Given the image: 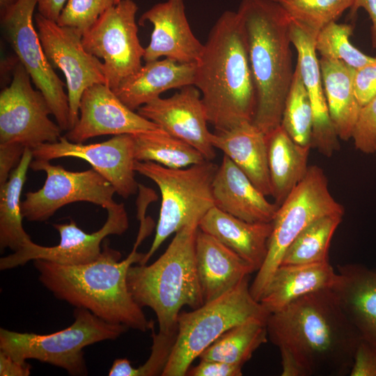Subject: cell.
I'll return each mask as SVG.
<instances>
[{
  "label": "cell",
  "instance_id": "6da1fadb",
  "mask_svg": "<svg viewBox=\"0 0 376 376\" xmlns=\"http://www.w3.org/2000/svg\"><path fill=\"white\" fill-rule=\"evenodd\" d=\"M266 326L268 339L280 352L282 376L350 375L361 338L331 289L269 314Z\"/></svg>",
  "mask_w": 376,
  "mask_h": 376
},
{
  "label": "cell",
  "instance_id": "7a4b0ae2",
  "mask_svg": "<svg viewBox=\"0 0 376 376\" xmlns=\"http://www.w3.org/2000/svg\"><path fill=\"white\" fill-rule=\"evenodd\" d=\"M196 63L194 84L217 132L252 122L256 106L242 19L226 10L212 27Z\"/></svg>",
  "mask_w": 376,
  "mask_h": 376
},
{
  "label": "cell",
  "instance_id": "3957f363",
  "mask_svg": "<svg viewBox=\"0 0 376 376\" xmlns=\"http://www.w3.org/2000/svg\"><path fill=\"white\" fill-rule=\"evenodd\" d=\"M137 238L127 257L104 242L100 256L89 263L63 265L45 260L33 264L41 283L56 298L75 308H84L111 323L145 332L154 322L148 320L133 299L127 283L129 268L140 263L145 253L137 249L143 240Z\"/></svg>",
  "mask_w": 376,
  "mask_h": 376
},
{
  "label": "cell",
  "instance_id": "277c9868",
  "mask_svg": "<svg viewBox=\"0 0 376 376\" xmlns=\"http://www.w3.org/2000/svg\"><path fill=\"white\" fill-rule=\"evenodd\" d=\"M237 12L245 30L256 90L252 123L267 134L281 125L294 74L291 18L272 0H242Z\"/></svg>",
  "mask_w": 376,
  "mask_h": 376
},
{
  "label": "cell",
  "instance_id": "5b68a950",
  "mask_svg": "<svg viewBox=\"0 0 376 376\" xmlns=\"http://www.w3.org/2000/svg\"><path fill=\"white\" fill-rule=\"evenodd\" d=\"M198 228L196 224L183 227L154 263L132 265L128 269L127 283L133 299L155 312L160 332L178 331L183 306L196 309L204 304L196 264Z\"/></svg>",
  "mask_w": 376,
  "mask_h": 376
},
{
  "label": "cell",
  "instance_id": "8992f818",
  "mask_svg": "<svg viewBox=\"0 0 376 376\" xmlns=\"http://www.w3.org/2000/svg\"><path fill=\"white\" fill-rule=\"evenodd\" d=\"M134 168L157 185L162 196L154 240L139 263L144 265L171 234L190 224L198 226L214 206L212 182L218 166L205 160L186 168L171 169L153 162L135 161Z\"/></svg>",
  "mask_w": 376,
  "mask_h": 376
},
{
  "label": "cell",
  "instance_id": "52a82bcc",
  "mask_svg": "<svg viewBox=\"0 0 376 376\" xmlns=\"http://www.w3.org/2000/svg\"><path fill=\"white\" fill-rule=\"evenodd\" d=\"M249 278L190 312H180L178 332L162 376H184L193 361L223 333L251 320L267 321L269 313L251 294Z\"/></svg>",
  "mask_w": 376,
  "mask_h": 376
},
{
  "label": "cell",
  "instance_id": "ba28073f",
  "mask_svg": "<svg viewBox=\"0 0 376 376\" xmlns=\"http://www.w3.org/2000/svg\"><path fill=\"white\" fill-rule=\"evenodd\" d=\"M75 321L68 327L49 334L0 329V350L24 362L33 359L63 368L72 375H87L83 349L92 344L115 340L128 329L108 322L84 308H75Z\"/></svg>",
  "mask_w": 376,
  "mask_h": 376
},
{
  "label": "cell",
  "instance_id": "9c48e42d",
  "mask_svg": "<svg viewBox=\"0 0 376 376\" xmlns=\"http://www.w3.org/2000/svg\"><path fill=\"white\" fill-rule=\"evenodd\" d=\"M344 212L329 191L322 169L309 166L304 178L278 207L272 221L266 258L250 285L253 297L259 301L286 249L306 227L325 215Z\"/></svg>",
  "mask_w": 376,
  "mask_h": 376
},
{
  "label": "cell",
  "instance_id": "30bf717a",
  "mask_svg": "<svg viewBox=\"0 0 376 376\" xmlns=\"http://www.w3.org/2000/svg\"><path fill=\"white\" fill-rule=\"evenodd\" d=\"M37 0H18L1 16L4 37L35 86L46 98L62 130H70V111L64 83L49 62L33 19Z\"/></svg>",
  "mask_w": 376,
  "mask_h": 376
},
{
  "label": "cell",
  "instance_id": "8fae6325",
  "mask_svg": "<svg viewBox=\"0 0 376 376\" xmlns=\"http://www.w3.org/2000/svg\"><path fill=\"white\" fill-rule=\"evenodd\" d=\"M133 0H121L82 36L86 50L103 60L106 84L113 91L142 66L145 48L138 37Z\"/></svg>",
  "mask_w": 376,
  "mask_h": 376
},
{
  "label": "cell",
  "instance_id": "7c38bea8",
  "mask_svg": "<svg viewBox=\"0 0 376 376\" xmlns=\"http://www.w3.org/2000/svg\"><path fill=\"white\" fill-rule=\"evenodd\" d=\"M30 168L44 171L46 179L40 189L27 192L21 203L23 218L28 221H45L61 207L75 202H88L106 210L117 203L113 186L93 169L71 171L50 161L36 159Z\"/></svg>",
  "mask_w": 376,
  "mask_h": 376
},
{
  "label": "cell",
  "instance_id": "4fadbf2b",
  "mask_svg": "<svg viewBox=\"0 0 376 376\" xmlns=\"http://www.w3.org/2000/svg\"><path fill=\"white\" fill-rule=\"evenodd\" d=\"M24 67L18 62L10 85L0 93V144L20 143L31 149L57 141L61 128L44 95L35 89Z\"/></svg>",
  "mask_w": 376,
  "mask_h": 376
},
{
  "label": "cell",
  "instance_id": "5bb4252c",
  "mask_svg": "<svg viewBox=\"0 0 376 376\" xmlns=\"http://www.w3.org/2000/svg\"><path fill=\"white\" fill-rule=\"evenodd\" d=\"M34 24L49 62L65 75L70 130L79 120L84 91L96 84H106L103 63L86 50L82 36L75 30L60 26L39 13L34 16Z\"/></svg>",
  "mask_w": 376,
  "mask_h": 376
},
{
  "label": "cell",
  "instance_id": "9a60e30c",
  "mask_svg": "<svg viewBox=\"0 0 376 376\" xmlns=\"http://www.w3.org/2000/svg\"><path fill=\"white\" fill-rule=\"evenodd\" d=\"M107 211L104 224L92 233L84 231L72 220L68 224H54V228L60 235L58 244L44 246L31 240L18 251L1 258L0 269L15 268L38 259L63 265H78L95 261L102 253L103 240L110 235L123 234L129 227L123 203H116Z\"/></svg>",
  "mask_w": 376,
  "mask_h": 376
},
{
  "label": "cell",
  "instance_id": "2e32d148",
  "mask_svg": "<svg viewBox=\"0 0 376 376\" xmlns=\"http://www.w3.org/2000/svg\"><path fill=\"white\" fill-rule=\"evenodd\" d=\"M31 150L36 159L76 157L85 160L124 198L139 190L134 178L136 160L131 134L115 135L106 141L92 144L73 143L64 136L56 142L40 144Z\"/></svg>",
  "mask_w": 376,
  "mask_h": 376
},
{
  "label": "cell",
  "instance_id": "e0dca14e",
  "mask_svg": "<svg viewBox=\"0 0 376 376\" xmlns=\"http://www.w3.org/2000/svg\"><path fill=\"white\" fill-rule=\"evenodd\" d=\"M79 120L65 135L73 143H84L101 135L132 134L159 129L155 123L123 104L105 84H96L83 93Z\"/></svg>",
  "mask_w": 376,
  "mask_h": 376
},
{
  "label": "cell",
  "instance_id": "ac0fdd59",
  "mask_svg": "<svg viewBox=\"0 0 376 376\" xmlns=\"http://www.w3.org/2000/svg\"><path fill=\"white\" fill-rule=\"evenodd\" d=\"M138 113L196 148L206 160L214 159L212 132L207 128L201 94L195 86H185L167 98L159 97L139 108Z\"/></svg>",
  "mask_w": 376,
  "mask_h": 376
},
{
  "label": "cell",
  "instance_id": "d6986e66",
  "mask_svg": "<svg viewBox=\"0 0 376 376\" xmlns=\"http://www.w3.org/2000/svg\"><path fill=\"white\" fill-rule=\"evenodd\" d=\"M153 26L150 41L145 48L146 62L162 57L179 63H195L203 44L193 33L185 13V0L156 3L139 18V24Z\"/></svg>",
  "mask_w": 376,
  "mask_h": 376
},
{
  "label": "cell",
  "instance_id": "ffe728a7",
  "mask_svg": "<svg viewBox=\"0 0 376 376\" xmlns=\"http://www.w3.org/2000/svg\"><path fill=\"white\" fill-rule=\"evenodd\" d=\"M290 38L297 54V65L308 94L313 113L311 148L329 157L340 149L323 87L320 61L315 48V36L291 19Z\"/></svg>",
  "mask_w": 376,
  "mask_h": 376
},
{
  "label": "cell",
  "instance_id": "44dd1931",
  "mask_svg": "<svg viewBox=\"0 0 376 376\" xmlns=\"http://www.w3.org/2000/svg\"><path fill=\"white\" fill-rule=\"evenodd\" d=\"M212 194L215 207L248 222H272L279 207L225 155L213 179Z\"/></svg>",
  "mask_w": 376,
  "mask_h": 376
},
{
  "label": "cell",
  "instance_id": "7402d4cb",
  "mask_svg": "<svg viewBox=\"0 0 376 376\" xmlns=\"http://www.w3.org/2000/svg\"><path fill=\"white\" fill-rule=\"evenodd\" d=\"M331 288L362 340L376 345V271L358 264L338 267Z\"/></svg>",
  "mask_w": 376,
  "mask_h": 376
},
{
  "label": "cell",
  "instance_id": "603a6c76",
  "mask_svg": "<svg viewBox=\"0 0 376 376\" xmlns=\"http://www.w3.org/2000/svg\"><path fill=\"white\" fill-rule=\"evenodd\" d=\"M196 264L204 303L229 292L254 272L236 253L198 228Z\"/></svg>",
  "mask_w": 376,
  "mask_h": 376
},
{
  "label": "cell",
  "instance_id": "cb8c5ba5",
  "mask_svg": "<svg viewBox=\"0 0 376 376\" xmlns=\"http://www.w3.org/2000/svg\"><path fill=\"white\" fill-rule=\"evenodd\" d=\"M198 227L236 253L254 272L263 265L272 222H248L214 206L201 218Z\"/></svg>",
  "mask_w": 376,
  "mask_h": 376
},
{
  "label": "cell",
  "instance_id": "d4e9b609",
  "mask_svg": "<svg viewBox=\"0 0 376 376\" xmlns=\"http://www.w3.org/2000/svg\"><path fill=\"white\" fill-rule=\"evenodd\" d=\"M196 63H179L164 58L146 62L113 92L134 111L158 97L167 90L194 85Z\"/></svg>",
  "mask_w": 376,
  "mask_h": 376
},
{
  "label": "cell",
  "instance_id": "484cf974",
  "mask_svg": "<svg viewBox=\"0 0 376 376\" xmlns=\"http://www.w3.org/2000/svg\"><path fill=\"white\" fill-rule=\"evenodd\" d=\"M211 142L265 196L272 195L266 135L252 122H244L227 130L216 131L212 133Z\"/></svg>",
  "mask_w": 376,
  "mask_h": 376
},
{
  "label": "cell",
  "instance_id": "4316f807",
  "mask_svg": "<svg viewBox=\"0 0 376 376\" xmlns=\"http://www.w3.org/2000/svg\"><path fill=\"white\" fill-rule=\"evenodd\" d=\"M337 277L329 262L280 265L259 301L269 314L276 313L308 294L331 289Z\"/></svg>",
  "mask_w": 376,
  "mask_h": 376
},
{
  "label": "cell",
  "instance_id": "83f0119b",
  "mask_svg": "<svg viewBox=\"0 0 376 376\" xmlns=\"http://www.w3.org/2000/svg\"><path fill=\"white\" fill-rule=\"evenodd\" d=\"M320 66L329 116L338 138L352 139L361 106L356 96V69L338 60L321 57Z\"/></svg>",
  "mask_w": 376,
  "mask_h": 376
},
{
  "label": "cell",
  "instance_id": "f1b7e54d",
  "mask_svg": "<svg viewBox=\"0 0 376 376\" xmlns=\"http://www.w3.org/2000/svg\"><path fill=\"white\" fill-rule=\"evenodd\" d=\"M265 135L271 196L279 206L306 175L311 147L297 143L281 125Z\"/></svg>",
  "mask_w": 376,
  "mask_h": 376
},
{
  "label": "cell",
  "instance_id": "f546056e",
  "mask_svg": "<svg viewBox=\"0 0 376 376\" xmlns=\"http://www.w3.org/2000/svg\"><path fill=\"white\" fill-rule=\"evenodd\" d=\"M26 147L17 166L7 181L0 186V247L17 251L31 241L22 226L20 197L33 158Z\"/></svg>",
  "mask_w": 376,
  "mask_h": 376
},
{
  "label": "cell",
  "instance_id": "4dcf8cb0",
  "mask_svg": "<svg viewBox=\"0 0 376 376\" xmlns=\"http://www.w3.org/2000/svg\"><path fill=\"white\" fill-rule=\"evenodd\" d=\"M136 161L182 169L206 160L196 148L162 129L131 134Z\"/></svg>",
  "mask_w": 376,
  "mask_h": 376
},
{
  "label": "cell",
  "instance_id": "1f68e13d",
  "mask_svg": "<svg viewBox=\"0 0 376 376\" xmlns=\"http://www.w3.org/2000/svg\"><path fill=\"white\" fill-rule=\"evenodd\" d=\"M266 322L251 320L223 333L198 356L202 361H217L243 366L268 339Z\"/></svg>",
  "mask_w": 376,
  "mask_h": 376
},
{
  "label": "cell",
  "instance_id": "d6a6232c",
  "mask_svg": "<svg viewBox=\"0 0 376 376\" xmlns=\"http://www.w3.org/2000/svg\"><path fill=\"white\" fill-rule=\"evenodd\" d=\"M343 217V214H328L309 224L288 247L280 265L329 262L331 240Z\"/></svg>",
  "mask_w": 376,
  "mask_h": 376
},
{
  "label": "cell",
  "instance_id": "836d02e7",
  "mask_svg": "<svg viewBox=\"0 0 376 376\" xmlns=\"http://www.w3.org/2000/svg\"><path fill=\"white\" fill-rule=\"evenodd\" d=\"M281 125L297 143L311 147L313 127V109L297 65L285 101Z\"/></svg>",
  "mask_w": 376,
  "mask_h": 376
},
{
  "label": "cell",
  "instance_id": "e575fe53",
  "mask_svg": "<svg viewBox=\"0 0 376 376\" xmlns=\"http://www.w3.org/2000/svg\"><path fill=\"white\" fill-rule=\"evenodd\" d=\"M290 16L315 36L327 24L336 22L354 0H272Z\"/></svg>",
  "mask_w": 376,
  "mask_h": 376
},
{
  "label": "cell",
  "instance_id": "d590c367",
  "mask_svg": "<svg viewBox=\"0 0 376 376\" xmlns=\"http://www.w3.org/2000/svg\"><path fill=\"white\" fill-rule=\"evenodd\" d=\"M353 26L332 22L324 26L315 38V48L321 57L338 60L354 69L373 61L375 57L365 54L350 42Z\"/></svg>",
  "mask_w": 376,
  "mask_h": 376
},
{
  "label": "cell",
  "instance_id": "8d00e7d4",
  "mask_svg": "<svg viewBox=\"0 0 376 376\" xmlns=\"http://www.w3.org/2000/svg\"><path fill=\"white\" fill-rule=\"evenodd\" d=\"M117 3V0H68L56 22L83 36Z\"/></svg>",
  "mask_w": 376,
  "mask_h": 376
},
{
  "label": "cell",
  "instance_id": "74e56055",
  "mask_svg": "<svg viewBox=\"0 0 376 376\" xmlns=\"http://www.w3.org/2000/svg\"><path fill=\"white\" fill-rule=\"evenodd\" d=\"M152 345L148 359L142 366L133 367L132 376H156L162 373L169 360L176 340L177 331L171 333H156L154 327L151 329Z\"/></svg>",
  "mask_w": 376,
  "mask_h": 376
},
{
  "label": "cell",
  "instance_id": "f35d334b",
  "mask_svg": "<svg viewBox=\"0 0 376 376\" xmlns=\"http://www.w3.org/2000/svg\"><path fill=\"white\" fill-rule=\"evenodd\" d=\"M352 139L358 150L374 154L376 146V95L361 107Z\"/></svg>",
  "mask_w": 376,
  "mask_h": 376
},
{
  "label": "cell",
  "instance_id": "ab89813d",
  "mask_svg": "<svg viewBox=\"0 0 376 376\" xmlns=\"http://www.w3.org/2000/svg\"><path fill=\"white\" fill-rule=\"evenodd\" d=\"M354 85L361 107L376 95V56L370 63L356 69Z\"/></svg>",
  "mask_w": 376,
  "mask_h": 376
},
{
  "label": "cell",
  "instance_id": "60d3db41",
  "mask_svg": "<svg viewBox=\"0 0 376 376\" xmlns=\"http://www.w3.org/2000/svg\"><path fill=\"white\" fill-rule=\"evenodd\" d=\"M351 376H376V345L361 340L354 356Z\"/></svg>",
  "mask_w": 376,
  "mask_h": 376
},
{
  "label": "cell",
  "instance_id": "b9f144b4",
  "mask_svg": "<svg viewBox=\"0 0 376 376\" xmlns=\"http://www.w3.org/2000/svg\"><path fill=\"white\" fill-rule=\"evenodd\" d=\"M242 366L217 361H202L187 370L189 376H241Z\"/></svg>",
  "mask_w": 376,
  "mask_h": 376
},
{
  "label": "cell",
  "instance_id": "7bdbcfd3",
  "mask_svg": "<svg viewBox=\"0 0 376 376\" xmlns=\"http://www.w3.org/2000/svg\"><path fill=\"white\" fill-rule=\"evenodd\" d=\"M26 148L17 143L0 144V186L7 181L11 171L17 166Z\"/></svg>",
  "mask_w": 376,
  "mask_h": 376
},
{
  "label": "cell",
  "instance_id": "ee69618b",
  "mask_svg": "<svg viewBox=\"0 0 376 376\" xmlns=\"http://www.w3.org/2000/svg\"><path fill=\"white\" fill-rule=\"evenodd\" d=\"M31 365L26 361H17L0 350L1 376H28L31 374Z\"/></svg>",
  "mask_w": 376,
  "mask_h": 376
},
{
  "label": "cell",
  "instance_id": "f6af8a7d",
  "mask_svg": "<svg viewBox=\"0 0 376 376\" xmlns=\"http://www.w3.org/2000/svg\"><path fill=\"white\" fill-rule=\"evenodd\" d=\"M363 8L369 15L372 25L370 29L371 43L376 49V0H354L350 13L354 15L359 8Z\"/></svg>",
  "mask_w": 376,
  "mask_h": 376
},
{
  "label": "cell",
  "instance_id": "bcb514c9",
  "mask_svg": "<svg viewBox=\"0 0 376 376\" xmlns=\"http://www.w3.org/2000/svg\"><path fill=\"white\" fill-rule=\"evenodd\" d=\"M67 1L37 0L38 13L45 18L56 22Z\"/></svg>",
  "mask_w": 376,
  "mask_h": 376
},
{
  "label": "cell",
  "instance_id": "7dc6e473",
  "mask_svg": "<svg viewBox=\"0 0 376 376\" xmlns=\"http://www.w3.org/2000/svg\"><path fill=\"white\" fill-rule=\"evenodd\" d=\"M133 366L131 362L127 359H116L109 371L110 376H131Z\"/></svg>",
  "mask_w": 376,
  "mask_h": 376
},
{
  "label": "cell",
  "instance_id": "c3c4849f",
  "mask_svg": "<svg viewBox=\"0 0 376 376\" xmlns=\"http://www.w3.org/2000/svg\"><path fill=\"white\" fill-rule=\"evenodd\" d=\"M18 0H0V13L15 5Z\"/></svg>",
  "mask_w": 376,
  "mask_h": 376
},
{
  "label": "cell",
  "instance_id": "681fc988",
  "mask_svg": "<svg viewBox=\"0 0 376 376\" xmlns=\"http://www.w3.org/2000/svg\"><path fill=\"white\" fill-rule=\"evenodd\" d=\"M374 154H375V155H376V146H375V153H374Z\"/></svg>",
  "mask_w": 376,
  "mask_h": 376
},
{
  "label": "cell",
  "instance_id": "f907efd6",
  "mask_svg": "<svg viewBox=\"0 0 376 376\" xmlns=\"http://www.w3.org/2000/svg\"><path fill=\"white\" fill-rule=\"evenodd\" d=\"M121 0H117L118 3L120 2Z\"/></svg>",
  "mask_w": 376,
  "mask_h": 376
}]
</instances>
